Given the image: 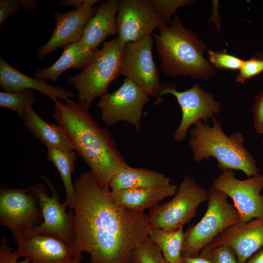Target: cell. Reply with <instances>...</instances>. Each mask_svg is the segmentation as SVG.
Here are the masks:
<instances>
[{
	"label": "cell",
	"mask_w": 263,
	"mask_h": 263,
	"mask_svg": "<svg viewBox=\"0 0 263 263\" xmlns=\"http://www.w3.org/2000/svg\"><path fill=\"white\" fill-rule=\"evenodd\" d=\"M43 222L38 198L29 188L2 187L0 190V224L14 239L34 230Z\"/></svg>",
	"instance_id": "obj_9"
},
{
	"label": "cell",
	"mask_w": 263,
	"mask_h": 263,
	"mask_svg": "<svg viewBox=\"0 0 263 263\" xmlns=\"http://www.w3.org/2000/svg\"><path fill=\"white\" fill-rule=\"evenodd\" d=\"M253 126L258 134L263 133V91L256 96L252 107Z\"/></svg>",
	"instance_id": "obj_33"
},
{
	"label": "cell",
	"mask_w": 263,
	"mask_h": 263,
	"mask_svg": "<svg viewBox=\"0 0 263 263\" xmlns=\"http://www.w3.org/2000/svg\"><path fill=\"white\" fill-rule=\"evenodd\" d=\"M263 72V57H251L244 60L242 67L239 70L236 77V82L244 83L249 79Z\"/></svg>",
	"instance_id": "obj_31"
},
{
	"label": "cell",
	"mask_w": 263,
	"mask_h": 263,
	"mask_svg": "<svg viewBox=\"0 0 263 263\" xmlns=\"http://www.w3.org/2000/svg\"><path fill=\"white\" fill-rule=\"evenodd\" d=\"M208 245L228 246L235 254L238 263H245L263 246V217L231 226Z\"/></svg>",
	"instance_id": "obj_16"
},
{
	"label": "cell",
	"mask_w": 263,
	"mask_h": 263,
	"mask_svg": "<svg viewBox=\"0 0 263 263\" xmlns=\"http://www.w3.org/2000/svg\"><path fill=\"white\" fill-rule=\"evenodd\" d=\"M150 99L140 87L125 78L117 90L100 97L97 106L101 110V119L106 125L123 121L139 131L143 109Z\"/></svg>",
	"instance_id": "obj_10"
},
{
	"label": "cell",
	"mask_w": 263,
	"mask_h": 263,
	"mask_svg": "<svg viewBox=\"0 0 263 263\" xmlns=\"http://www.w3.org/2000/svg\"><path fill=\"white\" fill-rule=\"evenodd\" d=\"M209 62L215 67L231 70H240L244 60L234 56L223 52L207 51Z\"/></svg>",
	"instance_id": "obj_28"
},
{
	"label": "cell",
	"mask_w": 263,
	"mask_h": 263,
	"mask_svg": "<svg viewBox=\"0 0 263 263\" xmlns=\"http://www.w3.org/2000/svg\"><path fill=\"white\" fill-rule=\"evenodd\" d=\"M59 58L51 66L38 69L34 74L36 78L55 82L66 70L76 69L83 70L94 60L99 50H89L80 41L70 43L64 48Z\"/></svg>",
	"instance_id": "obj_21"
},
{
	"label": "cell",
	"mask_w": 263,
	"mask_h": 263,
	"mask_svg": "<svg viewBox=\"0 0 263 263\" xmlns=\"http://www.w3.org/2000/svg\"><path fill=\"white\" fill-rule=\"evenodd\" d=\"M55 102L53 116L66 132L73 150L101 185L110 187L113 176L128 166L111 132L99 126L84 102Z\"/></svg>",
	"instance_id": "obj_2"
},
{
	"label": "cell",
	"mask_w": 263,
	"mask_h": 263,
	"mask_svg": "<svg viewBox=\"0 0 263 263\" xmlns=\"http://www.w3.org/2000/svg\"><path fill=\"white\" fill-rule=\"evenodd\" d=\"M230 198L238 212L240 222L263 217V174L241 180L233 170L222 171L211 186Z\"/></svg>",
	"instance_id": "obj_11"
},
{
	"label": "cell",
	"mask_w": 263,
	"mask_h": 263,
	"mask_svg": "<svg viewBox=\"0 0 263 263\" xmlns=\"http://www.w3.org/2000/svg\"><path fill=\"white\" fill-rule=\"evenodd\" d=\"M200 253L209 258L213 263H238L234 252L226 246L212 247L208 245Z\"/></svg>",
	"instance_id": "obj_29"
},
{
	"label": "cell",
	"mask_w": 263,
	"mask_h": 263,
	"mask_svg": "<svg viewBox=\"0 0 263 263\" xmlns=\"http://www.w3.org/2000/svg\"><path fill=\"white\" fill-rule=\"evenodd\" d=\"M245 263H263V246L248 259Z\"/></svg>",
	"instance_id": "obj_38"
},
{
	"label": "cell",
	"mask_w": 263,
	"mask_h": 263,
	"mask_svg": "<svg viewBox=\"0 0 263 263\" xmlns=\"http://www.w3.org/2000/svg\"><path fill=\"white\" fill-rule=\"evenodd\" d=\"M260 56L263 57V53H262Z\"/></svg>",
	"instance_id": "obj_40"
},
{
	"label": "cell",
	"mask_w": 263,
	"mask_h": 263,
	"mask_svg": "<svg viewBox=\"0 0 263 263\" xmlns=\"http://www.w3.org/2000/svg\"><path fill=\"white\" fill-rule=\"evenodd\" d=\"M148 237L160 249L169 263H178L185 240L183 227L169 230L150 226Z\"/></svg>",
	"instance_id": "obj_24"
},
{
	"label": "cell",
	"mask_w": 263,
	"mask_h": 263,
	"mask_svg": "<svg viewBox=\"0 0 263 263\" xmlns=\"http://www.w3.org/2000/svg\"><path fill=\"white\" fill-rule=\"evenodd\" d=\"M73 184L75 256L86 252L90 263H131L133 251L148 237V215L115 204L110 187L90 171Z\"/></svg>",
	"instance_id": "obj_1"
},
{
	"label": "cell",
	"mask_w": 263,
	"mask_h": 263,
	"mask_svg": "<svg viewBox=\"0 0 263 263\" xmlns=\"http://www.w3.org/2000/svg\"><path fill=\"white\" fill-rule=\"evenodd\" d=\"M98 0H63L58 2L61 6L73 7L75 9L84 7H92L100 2Z\"/></svg>",
	"instance_id": "obj_35"
},
{
	"label": "cell",
	"mask_w": 263,
	"mask_h": 263,
	"mask_svg": "<svg viewBox=\"0 0 263 263\" xmlns=\"http://www.w3.org/2000/svg\"><path fill=\"white\" fill-rule=\"evenodd\" d=\"M77 154L74 150H61L56 149H48L47 159L52 162L59 173L66 192V201L69 207L73 209L75 202L74 184L72 175L75 167Z\"/></svg>",
	"instance_id": "obj_25"
},
{
	"label": "cell",
	"mask_w": 263,
	"mask_h": 263,
	"mask_svg": "<svg viewBox=\"0 0 263 263\" xmlns=\"http://www.w3.org/2000/svg\"><path fill=\"white\" fill-rule=\"evenodd\" d=\"M131 263H135L133 261H131Z\"/></svg>",
	"instance_id": "obj_42"
},
{
	"label": "cell",
	"mask_w": 263,
	"mask_h": 263,
	"mask_svg": "<svg viewBox=\"0 0 263 263\" xmlns=\"http://www.w3.org/2000/svg\"><path fill=\"white\" fill-rule=\"evenodd\" d=\"M211 118L212 126L199 121L189 131L188 145L194 161L198 163L213 157L222 171L241 170L247 177L259 174L260 170L256 161L244 146L243 134L234 132L227 136L220 122L214 116Z\"/></svg>",
	"instance_id": "obj_4"
},
{
	"label": "cell",
	"mask_w": 263,
	"mask_h": 263,
	"mask_svg": "<svg viewBox=\"0 0 263 263\" xmlns=\"http://www.w3.org/2000/svg\"><path fill=\"white\" fill-rule=\"evenodd\" d=\"M21 7L20 0H0V25L11 15L18 12Z\"/></svg>",
	"instance_id": "obj_34"
},
{
	"label": "cell",
	"mask_w": 263,
	"mask_h": 263,
	"mask_svg": "<svg viewBox=\"0 0 263 263\" xmlns=\"http://www.w3.org/2000/svg\"><path fill=\"white\" fill-rule=\"evenodd\" d=\"M21 120L25 128L47 149L61 150H73L63 128L59 125L50 124L44 121L32 106L26 108L25 115Z\"/></svg>",
	"instance_id": "obj_22"
},
{
	"label": "cell",
	"mask_w": 263,
	"mask_h": 263,
	"mask_svg": "<svg viewBox=\"0 0 263 263\" xmlns=\"http://www.w3.org/2000/svg\"><path fill=\"white\" fill-rule=\"evenodd\" d=\"M12 250V247L7 244L6 237L2 236L0 245V263H31L27 258H24L22 261L18 262L19 256L16 250Z\"/></svg>",
	"instance_id": "obj_32"
},
{
	"label": "cell",
	"mask_w": 263,
	"mask_h": 263,
	"mask_svg": "<svg viewBox=\"0 0 263 263\" xmlns=\"http://www.w3.org/2000/svg\"><path fill=\"white\" fill-rule=\"evenodd\" d=\"M119 0L99 2L95 15L85 26L80 42L85 48L95 51L108 37L118 34L116 16Z\"/></svg>",
	"instance_id": "obj_19"
},
{
	"label": "cell",
	"mask_w": 263,
	"mask_h": 263,
	"mask_svg": "<svg viewBox=\"0 0 263 263\" xmlns=\"http://www.w3.org/2000/svg\"><path fill=\"white\" fill-rule=\"evenodd\" d=\"M98 6L73 9L67 13L54 14L56 26L49 40L36 51L38 58H42L58 48L81 40L84 28L95 15Z\"/></svg>",
	"instance_id": "obj_17"
},
{
	"label": "cell",
	"mask_w": 263,
	"mask_h": 263,
	"mask_svg": "<svg viewBox=\"0 0 263 263\" xmlns=\"http://www.w3.org/2000/svg\"><path fill=\"white\" fill-rule=\"evenodd\" d=\"M168 94L175 97L182 113L180 124L173 135L176 141L184 140L192 125L201 120L206 122L220 111L221 104L215 100L210 93L204 90L198 83L183 92L177 91L174 84L163 85L160 96Z\"/></svg>",
	"instance_id": "obj_14"
},
{
	"label": "cell",
	"mask_w": 263,
	"mask_h": 263,
	"mask_svg": "<svg viewBox=\"0 0 263 263\" xmlns=\"http://www.w3.org/2000/svg\"><path fill=\"white\" fill-rule=\"evenodd\" d=\"M37 101L36 94L32 90L0 92V107L15 112L21 120L25 115L26 108Z\"/></svg>",
	"instance_id": "obj_26"
},
{
	"label": "cell",
	"mask_w": 263,
	"mask_h": 263,
	"mask_svg": "<svg viewBox=\"0 0 263 263\" xmlns=\"http://www.w3.org/2000/svg\"><path fill=\"white\" fill-rule=\"evenodd\" d=\"M118 40L125 44L151 36L156 29L168 25L152 0H120L116 16Z\"/></svg>",
	"instance_id": "obj_13"
},
{
	"label": "cell",
	"mask_w": 263,
	"mask_h": 263,
	"mask_svg": "<svg viewBox=\"0 0 263 263\" xmlns=\"http://www.w3.org/2000/svg\"><path fill=\"white\" fill-rule=\"evenodd\" d=\"M176 185L155 188L123 189L111 191L113 200L117 205L132 210L144 212L151 209L165 198L173 196Z\"/></svg>",
	"instance_id": "obj_20"
},
{
	"label": "cell",
	"mask_w": 263,
	"mask_h": 263,
	"mask_svg": "<svg viewBox=\"0 0 263 263\" xmlns=\"http://www.w3.org/2000/svg\"><path fill=\"white\" fill-rule=\"evenodd\" d=\"M207 207L202 218L185 232L182 256L199 253L225 229L240 222L239 214L228 201V196L210 187Z\"/></svg>",
	"instance_id": "obj_6"
},
{
	"label": "cell",
	"mask_w": 263,
	"mask_h": 263,
	"mask_svg": "<svg viewBox=\"0 0 263 263\" xmlns=\"http://www.w3.org/2000/svg\"><path fill=\"white\" fill-rule=\"evenodd\" d=\"M14 242L19 257L27 258L31 263H69L75 257L69 243L59 237L34 230L18 236Z\"/></svg>",
	"instance_id": "obj_15"
},
{
	"label": "cell",
	"mask_w": 263,
	"mask_h": 263,
	"mask_svg": "<svg viewBox=\"0 0 263 263\" xmlns=\"http://www.w3.org/2000/svg\"><path fill=\"white\" fill-rule=\"evenodd\" d=\"M153 38L151 36L124 44L120 75L140 87L150 97H155V105L162 102L163 87L153 59Z\"/></svg>",
	"instance_id": "obj_8"
},
{
	"label": "cell",
	"mask_w": 263,
	"mask_h": 263,
	"mask_svg": "<svg viewBox=\"0 0 263 263\" xmlns=\"http://www.w3.org/2000/svg\"><path fill=\"white\" fill-rule=\"evenodd\" d=\"M40 177L48 185L53 195H48L46 187L42 184H37L30 188L31 192L38 199L43 218L42 223L36 226L34 230L59 237L73 245L75 237L74 210L70 208L67 212L69 206L67 201L60 203L56 187L47 177Z\"/></svg>",
	"instance_id": "obj_12"
},
{
	"label": "cell",
	"mask_w": 263,
	"mask_h": 263,
	"mask_svg": "<svg viewBox=\"0 0 263 263\" xmlns=\"http://www.w3.org/2000/svg\"><path fill=\"white\" fill-rule=\"evenodd\" d=\"M124 44L117 38L105 42L91 63L68 79L77 91L78 102L90 108L97 97L107 94L110 84L120 75Z\"/></svg>",
	"instance_id": "obj_5"
},
{
	"label": "cell",
	"mask_w": 263,
	"mask_h": 263,
	"mask_svg": "<svg viewBox=\"0 0 263 263\" xmlns=\"http://www.w3.org/2000/svg\"><path fill=\"white\" fill-rule=\"evenodd\" d=\"M131 261L135 263H169L148 237L134 250Z\"/></svg>",
	"instance_id": "obj_27"
},
{
	"label": "cell",
	"mask_w": 263,
	"mask_h": 263,
	"mask_svg": "<svg viewBox=\"0 0 263 263\" xmlns=\"http://www.w3.org/2000/svg\"><path fill=\"white\" fill-rule=\"evenodd\" d=\"M170 179L164 174L143 168L129 165L117 172L110 184L111 191L123 189L164 187L170 184Z\"/></svg>",
	"instance_id": "obj_23"
},
{
	"label": "cell",
	"mask_w": 263,
	"mask_h": 263,
	"mask_svg": "<svg viewBox=\"0 0 263 263\" xmlns=\"http://www.w3.org/2000/svg\"><path fill=\"white\" fill-rule=\"evenodd\" d=\"M208 198V190L186 175L171 200L150 210L147 214L149 225L169 230L183 227L196 216L199 206L207 202Z\"/></svg>",
	"instance_id": "obj_7"
},
{
	"label": "cell",
	"mask_w": 263,
	"mask_h": 263,
	"mask_svg": "<svg viewBox=\"0 0 263 263\" xmlns=\"http://www.w3.org/2000/svg\"><path fill=\"white\" fill-rule=\"evenodd\" d=\"M262 134H263V133Z\"/></svg>",
	"instance_id": "obj_41"
},
{
	"label": "cell",
	"mask_w": 263,
	"mask_h": 263,
	"mask_svg": "<svg viewBox=\"0 0 263 263\" xmlns=\"http://www.w3.org/2000/svg\"><path fill=\"white\" fill-rule=\"evenodd\" d=\"M0 85L4 92H20L26 89L42 93L54 102L60 98L66 101L75 97L70 91L48 84L45 80L27 75L12 67L0 57Z\"/></svg>",
	"instance_id": "obj_18"
},
{
	"label": "cell",
	"mask_w": 263,
	"mask_h": 263,
	"mask_svg": "<svg viewBox=\"0 0 263 263\" xmlns=\"http://www.w3.org/2000/svg\"><path fill=\"white\" fill-rule=\"evenodd\" d=\"M153 38L161 61L160 69L166 75L203 80L214 75L215 68L204 56L206 45L183 26L178 15L160 27Z\"/></svg>",
	"instance_id": "obj_3"
},
{
	"label": "cell",
	"mask_w": 263,
	"mask_h": 263,
	"mask_svg": "<svg viewBox=\"0 0 263 263\" xmlns=\"http://www.w3.org/2000/svg\"><path fill=\"white\" fill-rule=\"evenodd\" d=\"M83 259L82 254H77L69 263H81Z\"/></svg>",
	"instance_id": "obj_39"
},
{
	"label": "cell",
	"mask_w": 263,
	"mask_h": 263,
	"mask_svg": "<svg viewBox=\"0 0 263 263\" xmlns=\"http://www.w3.org/2000/svg\"><path fill=\"white\" fill-rule=\"evenodd\" d=\"M157 11L163 21L168 25L170 18L176 10L194 1L191 0H152Z\"/></svg>",
	"instance_id": "obj_30"
},
{
	"label": "cell",
	"mask_w": 263,
	"mask_h": 263,
	"mask_svg": "<svg viewBox=\"0 0 263 263\" xmlns=\"http://www.w3.org/2000/svg\"><path fill=\"white\" fill-rule=\"evenodd\" d=\"M178 263H213L207 257L201 254L194 256H182Z\"/></svg>",
	"instance_id": "obj_36"
},
{
	"label": "cell",
	"mask_w": 263,
	"mask_h": 263,
	"mask_svg": "<svg viewBox=\"0 0 263 263\" xmlns=\"http://www.w3.org/2000/svg\"><path fill=\"white\" fill-rule=\"evenodd\" d=\"M21 7L25 10L33 12L37 6L38 1L35 0H20Z\"/></svg>",
	"instance_id": "obj_37"
}]
</instances>
